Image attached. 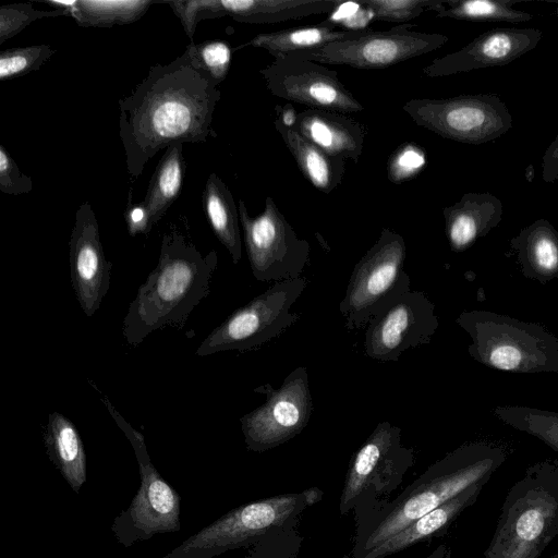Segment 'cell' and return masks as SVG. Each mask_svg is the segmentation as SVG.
I'll return each instance as SVG.
<instances>
[{
	"instance_id": "1",
	"label": "cell",
	"mask_w": 558,
	"mask_h": 558,
	"mask_svg": "<svg viewBox=\"0 0 558 558\" xmlns=\"http://www.w3.org/2000/svg\"><path fill=\"white\" fill-rule=\"evenodd\" d=\"M221 97L218 84L186 47L156 64L132 93L119 99V133L129 174L138 178L148 160L175 143L216 137L211 126Z\"/></svg>"
},
{
	"instance_id": "2",
	"label": "cell",
	"mask_w": 558,
	"mask_h": 558,
	"mask_svg": "<svg viewBox=\"0 0 558 558\" xmlns=\"http://www.w3.org/2000/svg\"><path fill=\"white\" fill-rule=\"evenodd\" d=\"M506 459L504 447L488 441L468 442L450 451L395 499L356 513L352 558H363L465 488L488 483Z\"/></svg>"
},
{
	"instance_id": "3",
	"label": "cell",
	"mask_w": 558,
	"mask_h": 558,
	"mask_svg": "<svg viewBox=\"0 0 558 558\" xmlns=\"http://www.w3.org/2000/svg\"><path fill=\"white\" fill-rule=\"evenodd\" d=\"M217 265L215 250L203 255L181 232L165 233L158 263L123 319L126 342L136 347L166 326L183 328L193 310L208 296Z\"/></svg>"
},
{
	"instance_id": "4",
	"label": "cell",
	"mask_w": 558,
	"mask_h": 558,
	"mask_svg": "<svg viewBox=\"0 0 558 558\" xmlns=\"http://www.w3.org/2000/svg\"><path fill=\"white\" fill-rule=\"evenodd\" d=\"M558 536V460L530 465L502 502L485 558H538Z\"/></svg>"
},
{
	"instance_id": "5",
	"label": "cell",
	"mask_w": 558,
	"mask_h": 558,
	"mask_svg": "<svg viewBox=\"0 0 558 558\" xmlns=\"http://www.w3.org/2000/svg\"><path fill=\"white\" fill-rule=\"evenodd\" d=\"M456 323L469 335L468 352L486 367L513 373H558V338L537 323L487 310L464 311Z\"/></svg>"
},
{
	"instance_id": "6",
	"label": "cell",
	"mask_w": 558,
	"mask_h": 558,
	"mask_svg": "<svg viewBox=\"0 0 558 558\" xmlns=\"http://www.w3.org/2000/svg\"><path fill=\"white\" fill-rule=\"evenodd\" d=\"M316 487L242 505L193 534L163 558H213L291 529L304 509L322 499Z\"/></svg>"
},
{
	"instance_id": "7",
	"label": "cell",
	"mask_w": 558,
	"mask_h": 558,
	"mask_svg": "<svg viewBox=\"0 0 558 558\" xmlns=\"http://www.w3.org/2000/svg\"><path fill=\"white\" fill-rule=\"evenodd\" d=\"M405 258L402 235L383 228L377 241L354 265L339 304L347 329L366 327L377 314L410 291Z\"/></svg>"
},
{
	"instance_id": "8",
	"label": "cell",
	"mask_w": 558,
	"mask_h": 558,
	"mask_svg": "<svg viewBox=\"0 0 558 558\" xmlns=\"http://www.w3.org/2000/svg\"><path fill=\"white\" fill-rule=\"evenodd\" d=\"M111 417L131 442L140 466L141 485L128 509L113 520L111 531L121 545L131 547L155 534L180 531V496L153 465L143 435L102 398Z\"/></svg>"
},
{
	"instance_id": "9",
	"label": "cell",
	"mask_w": 558,
	"mask_h": 558,
	"mask_svg": "<svg viewBox=\"0 0 558 558\" xmlns=\"http://www.w3.org/2000/svg\"><path fill=\"white\" fill-rule=\"evenodd\" d=\"M308 281L301 276L275 282L247 304L231 313L198 345L196 355L221 351L256 350L282 335L301 315L291 312Z\"/></svg>"
},
{
	"instance_id": "10",
	"label": "cell",
	"mask_w": 558,
	"mask_h": 558,
	"mask_svg": "<svg viewBox=\"0 0 558 558\" xmlns=\"http://www.w3.org/2000/svg\"><path fill=\"white\" fill-rule=\"evenodd\" d=\"M414 463V451L401 445V429L390 422L376 425L352 456L340 496L339 510L359 513L378 502L402 482Z\"/></svg>"
},
{
	"instance_id": "11",
	"label": "cell",
	"mask_w": 558,
	"mask_h": 558,
	"mask_svg": "<svg viewBox=\"0 0 558 558\" xmlns=\"http://www.w3.org/2000/svg\"><path fill=\"white\" fill-rule=\"evenodd\" d=\"M402 108L417 125L464 144L492 142L513 125L507 105L496 94L413 98Z\"/></svg>"
},
{
	"instance_id": "12",
	"label": "cell",
	"mask_w": 558,
	"mask_h": 558,
	"mask_svg": "<svg viewBox=\"0 0 558 558\" xmlns=\"http://www.w3.org/2000/svg\"><path fill=\"white\" fill-rule=\"evenodd\" d=\"M244 244L254 278L279 282L301 277L310 263V243L300 239L272 197L264 210L252 218L244 201L238 202Z\"/></svg>"
},
{
	"instance_id": "13",
	"label": "cell",
	"mask_w": 558,
	"mask_h": 558,
	"mask_svg": "<svg viewBox=\"0 0 558 558\" xmlns=\"http://www.w3.org/2000/svg\"><path fill=\"white\" fill-rule=\"evenodd\" d=\"M254 392L264 395L266 401L240 418L248 450L263 452L278 447L308 424L313 399L305 366L293 369L279 388L265 384L254 388Z\"/></svg>"
},
{
	"instance_id": "14",
	"label": "cell",
	"mask_w": 558,
	"mask_h": 558,
	"mask_svg": "<svg viewBox=\"0 0 558 558\" xmlns=\"http://www.w3.org/2000/svg\"><path fill=\"white\" fill-rule=\"evenodd\" d=\"M412 26L400 24L387 31L366 29L359 38L301 52L322 64L378 70L429 53L449 40L444 34L416 32Z\"/></svg>"
},
{
	"instance_id": "15",
	"label": "cell",
	"mask_w": 558,
	"mask_h": 558,
	"mask_svg": "<svg viewBox=\"0 0 558 558\" xmlns=\"http://www.w3.org/2000/svg\"><path fill=\"white\" fill-rule=\"evenodd\" d=\"M266 88L276 97L340 113H355L364 106L340 82L338 72L301 51L276 58L259 70Z\"/></svg>"
},
{
	"instance_id": "16",
	"label": "cell",
	"mask_w": 558,
	"mask_h": 558,
	"mask_svg": "<svg viewBox=\"0 0 558 558\" xmlns=\"http://www.w3.org/2000/svg\"><path fill=\"white\" fill-rule=\"evenodd\" d=\"M438 326L434 303L410 290L368 323L364 353L377 362H397L408 349L428 344Z\"/></svg>"
},
{
	"instance_id": "17",
	"label": "cell",
	"mask_w": 558,
	"mask_h": 558,
	"mask_svg": "<svg viewBox=\"0 0 558 558\" xmlns=\"http://www.w3.org/2000/svg\"><path fill=\"white\" fill-rule=\"evenodd\" d=\"M69 247L71 283L82 311L92 317L109 290L112 264L106 259L98 221L88 202L75 213Z\"/></svg>"
},
{
	"instance_id": "18",
	"label": "cell",
	"mask_w": 558,
	"mask_h": 558,
	"mask_svg": "<svg viewBox=\"0 0 558 558\" xmlns=\"http://www.w3.org/2000/svg\"><path fill=\"white\" fill-rule=\"evenodd\" d=\"M542 37L538 28L490 29L461 49L434 59L423 69V73L428 77H441L506 65L533 50Z\"/></svg>"
},
{
	"instance_id": "19",
	"label": "cell",
	"mask_w": 558,
	"mask_h": 558,
	"mask_svg": "<svg viewBox=\"0 0 558 558\" xmlns=\"http://www.w3.org/2000/svg\"><path fill=\"white\" fill-rule=\"evenodd\" d=\"M293 128L327 154L359 162L367 130L344 113L305 109L298 112Z\"/></svg>"
},
{
	"instance_id": "20",
	"label": "cell",
	"mask_w": 558,
	"mask_h": 558,
	"mask_svg": "<svg viewBox=\"0 0 558 558\" xmlns=\"http://www.w3.org/2000/svg\"><path fill=\"white\" fill-rule=\"evenodd\" d=\"M501 201L488 192H468L442 209L450 248L463 252L501 221Z\"/></svg>"
},
{
	"instance_id": "21",
	"label": "cell",
	"mask_w": 558,
	"mask_h": 558,
	"mask_svg": "<svg viewBox=\"0 0 558 558\" xmlns=\"http://www.w3.org/2000/svg\"><path fill=\"white\" fill-rule=\"evenodd\" d=\"M486 483L474 484L436 509L418 518L399 533L377 546L363 558H385L408 547L444 534L456 519L472 506Z\"/></svg>"
},
{
	"instance_id": "22",
	"label": "cell",
	"mask_w": 558,
	"mask_h": 558,
	"mask_svg": "<svg viewBox=\"0 0 558 558\" xmlns=\"http://www.w3.org/2000/svg\"><path fill=\"white\" fill-rule=\"evenodd\" d=\"M510 245L523 276L543 284L558 279V231L547 219L522 228Z\"/></svg>"
},
{
	"instance_id": "23",
	"label": "cell",
	"mask_w": 558,
	"mask_h": 558,
	"mask_svg": "<svg viewBox=\"0 0 558 558\" xmlns=\"http://www.w3.org/2000/svg\"><path fill=\"white\" fill-rule=\"evenodd\" d=\"M43 435L49 460L69 486L78 493L87 480V458L77 428L66 416L53 411Z\"/></svg>"
},
{
	"instance_id": "24",
	"label": "cell",
	"mask_w": 558,
	"mask_h": 558,
	"mask_svg": "<svg viewBox=\"0 0 558 558\" xmlns=\"http://www.w3.org/2000/svg\"><path fill=\"white\" fill-rule=\"evenodd\" d=\"M274 125L306 180L323 193L336 190L344 177L345 159L327 154L278 118Z\"/></svg>"
},
{
	"instance_id": "25",
	"label": "cell",
	"mask_w": 558,
	"mask_h": 558,
	"mask_svg": "<svg viewBox=\"0 0 558 558\" xmlns=\"http://www.w3.org/2000/svg\"><path fill=\"white\" fill-rule=\"evenodd\" d=\"M338 0H220L222 11L236 22L272 24L335 11Z\"/></svg>"
},
{
	"instance_id": "26",
	"label": "cell",
	"mask_w": 558,
	"mask_h": 558,
	"mask_svg": "<svg viewBox=\"0 0 558 558\" xmlns=\"http://www.w3.org/2000/svg\"><path fill=\"white\" fill-rule=\"evenodd\" d=\"M202 201L215 235L228 250L232 263L236 265L242 256L239 208L230 190L216 173L209 174Z\"/></svg>"
},
{
	"instance_id": "27",
	"label": "cell",
	"mask_w": 558,
	"mask_h": 558,
	"mask_svg": "<svg viewBox=\"0 0 558 558\" xmlns=\"http://www.w3.org/2000/svg\"><path fill=\"white\" fill-rule=\"evenodd\" d=\"M366 29H338L335 25H315L258 34L246 45L265 49L275 59L293 52L361 37Z\"/></svg>"
},
{
	"instance_id": "28",
	"label": "cell",
	"mask_w": 558,
	"mask_h": 558,
	"mask_svg": "<svg viewBox=\"0 0 558 558\" xmlns=\"http://www.w3.org/2000/svg\"><path fill=\"white\" fill-rule=\"evenodd\" d=\"M185 172L183 143L170 145L161 157L142 201L150 216L151 227L158 222L181 192Z\"/></svg>"
},
{
	"instance_id": "29",
	"label": "cell",
	"mask_w": 558,
	"mask_h": 558,
	"mask_svg": "<svg viewBox=\"0 0 558 558\" xmlns=\"http://www.w3.org/2000/svg\"><path fill=\"white\" fill-rule=\"evenodd\" d=\"M154 3L153 0H75L69 16L83 27H111L140 20Z\"/></svg>"
},
{
	"instance_id": "30",
	"label": "cell",
	"mask_w": 558,
	"mask_h": 558,
	"mask_svg": "<svg viewBox=\"0 0 558 558\" xmlns=\"http://www.w3.org/2000/svg\"><path fill=\"white\" fill-rule=\"evenodd\" d=\"M493 414L505 425L535 437L558 452V411L527 405H497Z\"/></svg>"
},
{
	"instance_id": "31",
	"label": "cell",
	"mask_w": 558,
	"mask_h": 558,
	"mask_svg": "<svg viewBox=\"0 0 558 558\" xmlns=\"http://www.w3.org/2000/svg\"><path fill=\"white\" fill-rule=\"evenodd\" d=\"M512 4L506 0H449L441 1L434 11L437 17L471 22L522 23L533 19L532 14L517 10Z\"/></svg>"
},
{
	"instance_id": "32",
	"label": "cell",
	"mask_w": 558,
	"mask_h": 558,
	"mask_svg": "<svg viewBox=\"0 0 558 558\" xmlns=\"http://www.w3.org/2000/svg\"><path fill=\"white\" fill-rule=\"evenodd\" d=\"M56 52L49 45L11 48L0 53V80H11L37 71Z\"/></svg>"
},
{
	"instance_id": "33",
	"label": "cell",
	"mask_w": 558,
	"mask_h": 558,
	"mask_svg": "<svg viewBox=\"0 0 558 558\" xmlns=\"http://www.w3.org/2000/svg\"><path fill=\"white\" fill-rule=\"evenodd\" d=\"M69 16V9L36 10L32 3H13L0 8V45L17 35L32 22L44 17Z\"/></svg>"
},
{
	"instance_id": "34",
	"label": "cell",
	"mask_w": 558,
	"mask_h": 558,
	"mask_svg": "<svg viewBox=\"0 0 558 558\" xmlns=\"http://www.w3.org/2000/svg\"><path fill=\"white\" fill-rule=\"evenodd\" d=\"M441 0H363L362 5L380 21L408 22L426 10H435Z\"/></svg>"
},
{
	"instance_id": "35",
	"label": "cell",
	"mask_w": 558,
	"mask_h": 558,
	"mask_svg": "<svg viewBox=\"0 0 558 558\" xmlns=\"http://www.w3.org/2000/svg\"><path fill=\"white\" fill-rule=\"evenodd\" d=\"M202 68L220 84L227 76L231 63L232 51L227 41L209 40L202 44L193 41L187 46Z\"/></svg>"
},
{
	"instance_id": "36",
	"label": "cell",
	"mask_w": 558,
	"mask_h": 558,
	"mask_svg": "<svg viewBox=\"0 0 558 558\" xmlns=\"http://www.w3.org/2000/svg\"><path fill=\"white\" fill-rule=\"evenodd\" d=\"M426 165V155L422 147L404 143L396 148L387 162L388 179L400 184L416 177Z\"/></svg>"
},
{
	"instance_id": "37",
	"label": "cell",
	"mask_w": 558,
	"mask_h": 558,
	"mask_svg": "<svg viewBox=\"0 0 558 558\" xmlns=\"http://www.w3.org/2000/svg\"><path fill=\"white\" fill-rule=\"evenodd\" d=\"M179 17L186 35L193 40L196 26L204 19L227 16L220 5V0H183L163 1Z\"/></svg>"
},
{
	"instance_id": "38",
	"label": "cell",
	"mask_w": 558,
	"mask_h": 558,
	"mask_svg": "<svg viewBox=\"0 0 558 558\" xmlns=\"http://www.w3.org/2000/svg\"><path fill=\"white\" fill-rule=\"evenodd\" d=\"M33 189L32 179L21 172L3 145L0 146V191L5 194L20 195Z\"/></svg>"
},
{
	"instance_id": "39",
	"label": "cell",
	"mask_w": 558,
	"mask_h": 558,
	"mask_svg": "<svg viewBox=\"0 0 558 558\" xmlns=\"http://www.w3.org/2000/svg\"><path fill=\"white\" fill-rule=\"evenodd\" d=\"M124 219L129 234L132 236L148 234L151 229L149 211L143 202L137 204L129 202L124 211Z\"/></svg>"
},
{
	"instance_id": "40",
	"label": "cell",
	"mask_w": 558,
	"mask_h": 558,
	"mask_svg": "<svg viewBox=\"0 0 558 558\" xmlns=\"http://www.w3.org/2000/svg\"><path fill=\"white\" fill-rule=\"evenodd\" d=\"M542 179L546 183H553L558 180V134L543 155Z\"/></svg>"
},
{
	"instance_id": "41",
	"label": "cell",
	"mask_w": 558,
	"mask_h": 558,
	"mask_svg": "<svg viewBox=\"0 0 558 558\" xmlns=\"http://www.w3.org/2000/svg\"><path fill=\"white\" fill-rule=\"evenodd\" d=\"M448 548L445 544L439 545L426 558H447Z\"/></svg>"
},
{
	"instance_id": "42",
	"label": "cell",
	"mask_w": 558,
	"mask_h": 558,
	"mask_svg": "<svg viewBox=\"0 0 558 558\" xmlns=\"http://www.w3.org/2000/svg\"><path fill=\"white\" fill-rule=\"evenodd\" d=\"M550 558H558V551L555 553Z\"/></svg>"
},
{
	"instance_id": "43",
	"label": "cell",
	"mask_w": 558,
	"mask_h": 558,
	"mask_svg": "<svg viewBox=\"0 0 558 558\" xmlns=\"http://www.w3.org/2000/svg\"><path fill=\"white\" fill-rule=\"evenodd\" d=\"M556 4H557V15H558V2H556Z\"/></svg>"
}]
</instances>
